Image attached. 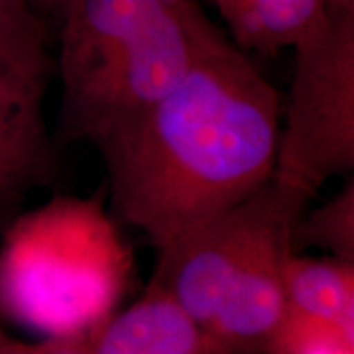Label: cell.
Masks as SVG:
<instances>
[{
	"instance_id": "cell-2",
	"label": "cell",
	"mask_w": 354,
	"mask_h": 354,
	"mask_svg": "<svg viewBox=\"0 0 354 354\" xmlns=\"http://www.w3.org/2000/svg\"><path fill=\"white\" fill-rule=\"evenodd\" d=\"M310 201L272 172L245 201L156 250L151 281L225 353L268 354L286 315V269Z\"/></svg>"
},
{
	"instance_id": "cell-9",
	"label": "cell",
	"mask_w": 354,
	"mask_h": 354,
	"mask_svg": "<svg viewBox=\"0 0 354 354\" xmlns=\"http://www.w3.org/2000/svg\"><path fill=\"white\" fill-rule=\"evenodd\" d=\"M243 51L274 56L292 48L325 15L323 0H212Z\"/></svg>"
},
{
	"instance_id": "cell-7",
	"label": "cell",
	"mask_w": 354,
	"mask_h": 354,
	"mask_svg": "<svg viewBox=\"0 0 354 354\" xmlns=\"http://www.w3.org/2000/svg\"><path fill=\"white\" fill-rule=\"evenodd\" d=\"M84 343L88 354H228L153 281L130 307L84 336Z\"/></svg>"
},
{
	"instance_id": "cell-11",
	"label": "cell",
	"mask_w": 354,
	"mask_h": 354,
	"mask_svg": "<svg viewBox=\"0 0 354 354\" xmlns=\"http://www.w3.org/2000/svg\"><path fill=\"white\" fill-rule=\"evenodd\" d=\"M41 13L28 0H0V61L55 69Z\"/></svg>"
},
{
	"instance_id": "cell-6",
	"label": "cell",
	"mask_w": 354,
	"mask_h": 354,
	"mask_svg": "<svg viewBox=\"0 0 354 354\" xmlns=\"http://www.w3.org/2000/svg\"><path fill=\"white\" fill-rule=\"evenodd\" d=\"M53 71L0 61V228L19 215L32 190L55 176V151L43 115Z\"/></svg>"
},
{
	"instance_id": "cell-16",
	"label": "cell",
	"mask_w": 354,
	"mask_h": 354,
	"mask_svg": "<svg viewBox=\"0 0 354 354\" xmlns=\"http://www.w3.org/2000/svg\"><path fill=\"white\" fill-rule=\"evenodd\" d=\"M3 335H6V333H3V331H2V330H0V338H2V336H3Z\"/></svg>"
},
{
	"instance_id": "cell-12",
	"label": "cell",
	"mask_w": 354,
	"mask_h": 354,
	"mask_svg": "<svg viewBox=\"0 0 354 354\" xmlns=\"http://www.w3.org/2000/svg\"><path fill=\"white\" fill-rule=\"evenodd\" d=\"M0 354H88L84 338H44L38 343H25L3 335Z\"/></svg>"
},
{
	"instance_id": "cell-13",
	"label": "cell",
	"mask_w": 354,
	"mask_h": 354,
	"mask_svg": "<svg viewBox=\"0 0 354 354\" xmlns=\"http://www.w3.org/2000/svg\"><path fill=\"white\" fill-rule=\"evenodd\" d=\"M290 354H354V344L339 339H320L304 344Z\"/></svg>"
},
{
	"instance_id": "cell-10",
	"label": "cell",
	"mask_w": 354,
	"mask_h": 354,
	"mask_svg": "<svg viewBox=\"0 0 354 354\" xmlns=\"http://www.w3.org/2000/svg\"><path fill=\"white\" fill-rule=\"evenodd\" d=\"M295 253L307 248L323 250L330 256L354 263V180L313 210H305L294 233Z\"/></svg>"
},
{
	"instance_id": "cell-4",
	"label": "cell",
	"mask_w": 354,
	"mask_h": 354,
	"mask_svg": "<svg viewBox=\"0 0 354 354\" xmlns=\"http://www.w3.org/2000/svg\"><path fill=\"white\" fill-rule=\"evenodd\" d=\"M133 251L104 196H55L0 240V313L44 338H84L117 312Z\"/></svg>"
},
{
	"instance_id": "cell-8",
	"label": "cell",
	"mask_w": 354,
	"mask_h": 354,
	"mask_svg": "<svg viewBox=\"0 0 354 354\" xmlns=\"http://www.w3.org/2000/svg\"><path fill=\"white\" fill-rule=\"evenodd\" d=\"M286 315L330 326L354 339V263L294 253L284 279Z\"/></svg>"
},
{
	"instance_id": "cell-3",
	"label": "cell",
	"mask_w": 354,
	"mask_h": 354,
	"mask_svg": "<svg viewBox=\"0 0 354 354\" xmlns=\"http://www.w3.org/2000/svg\"><path fill=\"white\" fill-rule=\"evenodd\" d=\"M59 21V135L92 145L172 91L215 26L198 0H68Z\"/></svg>"
},
{
	"instance_id": "cell-5",
	"label": "cell",
	"mask_w": 354,
	"mask_h": 354,
	"mask_svg": "<svg viewBox=\"0 0 354 354\" xmlns=\"http://www.w3.org/2000/svg\"><path fill=\"white\" fill-rule=\"evenodd\" d=\"M292 48L274 174L313 198L354 169V10L326 8Z\"/></svg>"
},
{
	"instance_id": "cell-14",
	"label": "cell",
	"mask_w": 354,
	"mask_h": 354,
	"mask_svg": "<svg viewBox=\"0 0 354 354\" xmlns=\"http://www.w3.org/2000/svg\"><path fill=\"white\" fill-rule=\"evenodd\" d=\"M28 2L32 3L38 13H51V15H56L59 19L61 12H63L68 0H28Z\"/></svg>"
},
{
	"instance_id": "cell-1",
	"label": "cell",
	"mask_w": 354,
	"mask_h": 354,
	"mask_svg": "<svg viewBox=\"0 0 354 354\" xmlns=\"http://www.w3.org/2000/svg\"><path fill=\"white\" fill-rule=\"evenodd\" d=\"M281 117L276 87L215 25L172 91L94 143L113 210L166 246L271 179Z\"/></svg>"
},
{
	"instance_id": "cell-15",
	"label": "cell",
	"mask_w": 354,
	"mask_h": 354,
	"mask_svg": "<svg viewBox=\"0 0 354 354\" xmlns=\"http://www.w3.org/2000/svg\"><path fill=\"white\" fill-rule=\"evenodd\" d=\"M326 8H342V10H354V0H323Z\"/></svg>"
}]
</instances>
